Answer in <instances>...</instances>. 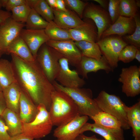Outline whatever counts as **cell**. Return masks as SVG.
Masks as SVG:
<instances>
[{
    "instance_id": "cell-36",
    "label": "cell",
    "mask_w": 140,
    "mask_h": 140,
    "mask_svg": "<svg viewBox=\"0 0 140 140\" xmlns=\"http://www.w3.org/2000/svg\"><path fill=\"white\" fill-rule=\"evenodd\" d=\"M26 3V0H3V8L10 12L13 9Z\"/></svg>"
},
{
    "instance_id": "cell-21",
    "label": "cell",
    "mask_w": 140,
    "mask_h": 140,
    "mask_svg": "<svg viewBox=\"0 0 140 140\" xmlns=\"http://www.w3.org/2000/svg\"><path fill=\"white\" fill-rule=\"evenodd\" d=\"M22 90L14 82L3 89L2 92L7 108L19 114V103Z\"/></svg>"
},
{
    "instance_id": "cell-51",
    "label": "cell",
    "mask_w": 140,
    "mask_h": 140,
    "mask_svg": "<svg viewBox=\"0 0 140 140\" xmlns=\"http://www.w3.org/2000/svg\"><path fill=\"white\" fill-rule=\"evenodd\" d=\"M103 140H104V139H103Z\"/></svg>"
},
{
    "instance_id": "cell-22",
    "label": "cell",
    "mask_w": 140,
    "mask_h": 140,
    "mask_svg": "<svg viewBox=\"0 0 140 140\" xmlns=\"http://www.w3.org/2000/svg\"><path fill=\"white\" fill-rule=\"evenodd\" d=\"M13 54L23 60L29 62L35 61L28 46L20 36L11 44L8 47L6 54Z\"/></svg>"
},
{
    "instance_id": "cell-27",
    "label": "cell",
    "mask_w": 140,
    "mask_h": 140,
    "mask_svg": "<svg viewBox=\"0 0 140 140\" xmlns=\"http://www.w3.org/2000/svg\"><path fill=\"white\" fill-rule=\"evenodd\" d=\"M44 30L50 40H72L68 30L60 27L53 21L49 22Z\"/></svg>"
},
{
    "instance_id": "cell-47",
    "label": "cell",
    "mask_w": 140,
    "mask_h": 140,
    "mask_svg": "<svg viewBox=\"0 0 140 140\" xmlns=\"http://www.w3.org/2000/svg\"><path fill=\"white\" fill-rule=\"evenodd\" d=\"M2 7H3V1L0 0V9H1Z\"/></svg>"
},
{
    "instance_id": "cell-13",
    "label": "cell",
    "mask_w": 140,
    "mask_h": 140,
    "mask_svg": "<svg viewBox=\"0 0 140 140\" xmlns=\"http://www.w3.org/2000/svg\"><path fill=\"white\" fill-rule=\"evenodd\" d=\"M88 119V116L78 114L68 123L57 127L54 130L53 136L58 140H74Z\"/></svg>"
},
{
    "instance_id": "cell-20",
    "label": "cell",
    "mask_w": 140,
    "mask_h": 140,
    "mask_svg": "<svg viewBox=\"0 0 140 140\" xmlns=\"http://www.w3.org/2000/svg\"><path fill=\"white\" fill-rule=\"evenodd\" d=\"M19 116L22 122L28 123L33 121L38 113V106L22 90L19 103Z\"/></svg>"
},
{
    "instance_id": "cell-50",
    "label": "cell",
    "mask_w": 140,
    "mask_h": 140,
    "mask_svg": "<svg viewBox=\"0 0 140 140\" xmlns=\"http://www.w3.org/2000/svg\"><path fill=\"white\" fill-rule=\"evenodd\" d=\"M35 140H40V139H35ZM55 140H58L57 139H56Z\"/></svg>"
},
{
    "instance_id": "cell-9",
    "label": "cell",
    "mask_w": 140,
    "mask_h": 140,
    "mask_svg": "<svg viewBox=\"0 0 140 140\" xmlns=\"http://www.w3.org/2000/svg\"><path fill=\"white\" fill-rule=\"evenodd\" d=\"M83 16L94 22L97 31V42L101 39L103 32L112 24L108 12L100 5L88 4L84 10Z\"/></svg>"
},
{
    "instance_id": "cell-25",
    "label": "cell",
    "mask_w": 140,
    "mask_h": 140,
    "mask_svg": "<svg viewBox=\"0 0 140 140\" xmlns=\"http://www.w3.org/2000/svg\"><path fill=\"white\" fill-rule=\"evenodd\" d=\"M16 82L11 62L5 59H0V83L2 89Z\"/></svg>"
},
{
    "instance_id": "cell-6",
    "label": "cell",
    "mask_w": 140,
    "mask_h": 140,
    "mask_svg": "<svg viewBox=\"0 0 140 140\" xmlns=\"http://www.w3.org/2000/svg\"><path fill=\"white\" fill-rule=\"evenodd\" d=\"M63 57L59 53L45 43L38 51L36 60L52 83L55 80L59 70V60Z\"/></svg>"
},
{
    "instance_id": "cell-12",
    "label": "cell",
    "mask_w": 140,
    "mask_h": 140,
    "mask_svg": "<svg viewBox=\"0 0 140 140\" xmlns=\"http://www.w3.org/2000/svg\"><path fill=\"white\" fill-rule=\"evenodd\" d=\"M59 63L60 68L55 80L60 85L69 88H81L85 85V81L79 76L77 71L70 69L66 59L61 58Z\"/></svg>"
},
{
    "instance_id": "cell-30",
    "label": "cell",
    "mask_w": 140,
    "mask_h": 140,
    "mask_svg": "<svg viewBox=\"0 0 140 140\" xmlns=\"http://www.w3.org/2000/svg\"><path fill=\"white\" fill-rule=\"evenodd\" d=\"M120 15L127 17H134L137 14L138 7L135 0H120Z\"/></svg>"
},
{
    "instance_id": "cell-32",
    "label": "cell",
    "mask_w": 140,
    "mask_h": 140,
    "mask_svg": "<svg viewBox=\"0 0 140 140\" xmlns=\"http://www.w3.org/2000/svg\"><path fill=\"white\" fill-rule=\"evenodd\" d=\"M136 23L135 31L131 34L123 36V39L127 43L135 46L136 48L140 47V19L137 14L134 18Z\"/></svg>"
},
{
    "instance_id": "cell-38",
    "label": "cell",
    "mask_w": 140,
    "mask_h": 140,
    "mask_svg": "<svg viewBox=\"0 0 140 140\" xmlns=\"http://www.w3.org/2000/svg\"><path fill=\"white\" fill-rule=\"evenodd\" d=\"M11 15L10 12L0 9V25L10 17Z\"/></svg>"
},
{
    "instance_id": "cell-18",
    "label": "cell",
    "mask_w": 140,
    "mask_h": 140,
    "mask_svg": "<svg viewBox=\"0 0 140 140\" xmlns=\"http://www.w3.org/2000/svg\"><path fill=\"white\" fill-rule=\"evenodd\" d=\"M90 131L97 134L104 140H125L123 129H113L105 127L95 123L86 122L81 128L80 134Z\"/></svg>"
},
{
    "instance_id": "cell-39",
    "label": "cell",
    "mask_w": 140,
    "mask_h": 140,
    "mask_svg": "<svg viewBox=\"0 0 140 140\" xmlns=\"http://www.w3.org/2000/svg\"><path fill=\"white\" fill-rule=\"evenodd\" d=\"M103 139L97 138L95 135L88 136L83 133H81L79 134L74 140H103Z\"/></svg>"
},
{
    "instance_id": "cell-3",
    "label": "cell",
    "mask_w": 140,
    "mask_h": 140,
    "mask_svg": "<svg viewBox=\"0 0 140 140\" xmlns=\"http://www.w3.org/2000/svg\"><path fill=\"white\" fill-rule=\"evenodd\" d=\"M52 84L55 90L64 92L72 99L76 105L80 115H86L90 118L102 111L93 99L92 92L90 89L66 87L55 80Z\"/></svg>"
},
{
    "instance_id": "cell-44",
    "label": "cell",
    "mask_w": 140,
    "mask_h": 140,
    "mask_svg": "<svg viewBox=\"0 0 140 140\" xmlns=\"http://www.w3.org/2000/svg\"><path fill=\"white\" fill-rule=\"evenodd\" d=\"M48 5L53 9H56L57 8L56 0H46Z\"/></svg>"
},
{
    "instance_id": "cell-7",
    "label": "cell",
    "mask_w": 140,
    "mask_h": 140,
    "mask_svg": "<svg viewBox=\"0 0 140 140\" xmlns=\"http://www.w3.org/2000/svg\"><path fill=\"white\" fill-rule=\"evenodd\" d=\"M102 55L114 70L118 66V57L121 50L128 43L118 36L112 35L101 38L96 42Z\"/></svg>"
},
{
    "instance_id": "cell-41",
    "label": "cell",
    "mask_w": 140,
    "mask_h": 140,
    "mask_svg": "<svg viewBox=\"0 0 140 140\" xmlns=\"http://www.w3.org/2000/svg\"><path fill=\"white\" fill-rule=\"evenodd\" d=\"M6 108V103L2 91L0 92V116H2Z\"/></svg>"
},
{
    "instance_id": "cell-23",
    "label": "cell",
    "mask_w": 140,
    "mask_h": 140,
    "mask_svg": "<svg viewBox=\"0 0 140 140\" xmlns=\"http://www.w3.org/2000/svg\"><path fill=\"white\" fill-rule=\"evenodd\" d=\"M2 116L5 122L8 132L10 137L22 133V122L19 114L7 108Z\"/></svg>"
},
{
    "instance_id": "cell-33",
    "label": "cell",
    "mask_w": 140,
    "mask_h": 140,
    "mask_svg": "<svg viewBox=\"0 0 140 140\" xmlns=\"http://www.w3.org/2000/svg\"><path fill=\"white\" fill-rule=\"evenodd\" d=\"M137 48L132 45H127L121 51L119 55V61L124 63L129 62L135 59Z\"/></svg>"
},
{
    "instance_id": "cell-46",
    "label": "cell",
    "mask_w": 140,
    "mask_h": 140,
    "mask_svg": "<svg viewBox=\"0 0 140 140\" xmlns=\"http://www.w3.org/2000/svg\"><path fill=\"white\" fill-rule=\"evenodd\" d=\"M136 1V4L137 6L138 7H140V1L139 0Z\"/></svg>"
},
{
    "instance_id": "cell-40",
    "label": "cell",
    "mask_w": 140,
    "mask_h": 140,
    "mask_svg": "<svg viewBox=\"0 0 140 140\" xmlns=\"http://www.w3.org/2000/svg\"><path fill=\"white\" fill-rule=\"evenodd\" d=\"M32 138L28 137L22 133L10 137L8 140H33Z\"/></svg>"
},
{
    "instance_id": "cell-31",
    "label": "cell",
    "mask_w": 140,
    "mask_h": 140,
    "mask_svg": "<svg viewBox=\"0 0 140 140\" xmlns=\"http://www.w3.org/2000/svg\"><path fill=\"white\" fill-rule=\"evenodd\" d=\"M31 8L26 3L13 9L11 17L15 21L25 23L31 11Z\"/></svg>"
},
{
    "instance_id": "cell-1",
    "label": "cell",
    "mask_w": 140,
    "mask_h": 140,
    "mask_svg": "<svg viewBox=\"0 0 140 140\" xmlns=\"http://www.w3.org/2000/svg\"><path fill=\"white\" fill-rule=\"evenodd\" d=\"M16 82L22 90L38 106L43 104L49 111L51 94L55 89L36 60L29 62L11 54Z\"/></svg>"
},
{
    "instance_id": "cell-37",
    "label": "cell",
    "mask_w": 140,
    "mask_h": 140,
    "mask_svg": "<svg viewBox=\"0 0 140 140\" xmlns=\"http://www.w3.org/2000/svg\"><path fill=\"white\" fill-rule=\"evenodd\" d=\"M10 137L5 122L2 116H0V140H8Z\"/></svg>"
},
{
    "instance_id": "cell-26",
    "label": "cell",
    "mask_w": 140,
    "mask_h": 140,
    "mask_svg": "<svg viewBox=\"0 0 140 140\" xmlns=\"http://www.w3.org/2000/svg\"><path fill=\"white\" fill-rule=\"evenodd\" d=\"M82 56L100 60L102 55L99 46L96 42L82 41H75Z\"/></svg>"
},
{
    "instance_id": "cell-15",
    "label": "cell",
    "mask_w": 140,
    "mask_h": 140,
    "mask_svg": "<svg viewBox=\"0 0 140 140\" xmlns=\"http://www.w3.org/2000/svg\"><path fill=\"white\" fill-rule=\"evenodd\" d=\"M135 28L133 18L120 16L115 22L103 32L101 38L115 35L121 37L130 35L134 32Z\"/></svg>"
},
{
    "instance_id": "cell-43",
    "label": "cell",
    "mask_w": 140,
    "mask_h": 140,
    "mask_svg": "<svg viewBox=\"0 0 140 140\" xmlns=\"http://www.w3.org/2000/svg\"><path fill=\"white\" fill-rule=\"evenodd\" d=\"M93 1L98 3L102 8L107 10L108 9V2L105 0H94Z\"/></svg>"
},
{
    "instance_id": "cell-45",
    "label": "cell",
    "mask_w": 140,
    "mask_h": 140,
    "mask_svg": "<svg viewBox=\"0 0 140 140\" xmlns=\"http://www.w3.org/2000/svg\"><path fill=\"white\" fill-rule=\"evenodd\" d=\"M135 59L137 60L138 62H140V48H137V50L135 54Z\"/></svg>"
},
{
    "instance_id": "cell-17",
    "label": "cell",
    "mask_w": 140,
    "mask_h": 140,
    "mask_svg": "<svg viewBox=\"0 0 140 140\" xmlns=\"http://www.w3.org/2000/svg\"><path fill=\"white\" fill-rule=\"evenodd\" d=\"M68 30L73 41H85L92 42L97 41V28L95 25L91 23L85 22L76 27Z\"/></svg>"
},
{
    "instance_id": "cell-2",
    "label": "cell",
    "mask_w": 140,
    "mask_h": 140,
    "mask_svg": "<svg viewBox=\"0 0 140 140\" xmlns=\"http://www.w3.org/2000/svg\"><path fill=\"white\" fill-rule=\"evenodd\" d=\"M51 98L49 112L53 126L58 127L66 124L79 114L74 101L64 92L55 90Z\"/></svg>"
},
{
    "instance_id": "cell-49",
    "label": "cell",
    "mask_w": 140,
    "mask_h": 140,
    "mask_svg": "<svg viewBox=\"0 0 140 140\" xmlns=\"http://www.w3.org/2000/svg\"><path fill=\"white\" fill-rule=\"evenodd\" d=\"M2 87L1 86L0 83V92L2 91Z\"/></svg>"
},
{
    "instance_id": "cell-35",
    "label": "cell",
    "mask_w": 140,
    "mask_h": 140,
    "mask_svg": "<svg viewBox=\"0 0 140 140\" xmlns=\"http://www.w3.org/2000/svg\"><path fill=\"white\" fill-rule=\"evenodd\" d=\"M120 0H109L108 10L112 24L114 23L119 16V5Z\"/></svg>"
},
{
    "instance_id": "cell-4",
    "label": "cell",
    "mask_w": 140,
    "mask_h": 140,
    "mask_svg": "<svg viewBox=\"0 0 140 140\" xmlns=\"http://www.w3.org/2000/svg\"><path fill=\"white\" fill-rule=\"evenodd\" d=\"M94 100L102 111L114 116L120 122L122 129H130L127 117V106L119 96L102 90Z\"/></svg>"
},
{
    "instance_id": "cell-19",
    "label": "cell",
    "mask_w": 140,
    "mask_h": 140,
    "mask_svg": "<svg viewBox=\"0 0 140 140\" xmlns=\"http://www.w3.org/2000/svg\"><path fill=\"white\" fill-rule=\"evenodd\" d=\"M53 10L54 17L53 21L58 26L63 29L68 30L73 29L85 22L69 10L66 11L56 9Z\"/></svg>"
},
{
    "instance_id": "cell-48",
    "label": "cell",
    "mask_w": 140,
    "mask_h": 140,
    "mask_svg": "<svg viewBox=\"0 0 140 140\" xmlns=\"http://www.w3.org/2000/svg\"><path fill=\"white\" fill-rule=\"evenodd\" d=\"M3 54V53L0 50V58L1 57L2 55Z\"/></svg>"
},
{
    "instance_id": "cell-29",
    "label": "cell",
    "mask_w": 140,
    "mask_h": 140,
    "mask_svg": "<svg viewBox=\"0 0 140 140\" xmlns=\"http://www.w3.org/2000/svg\"><path fill=\"white\" fill-rule=\"evenodd\" d=\"M48 23L33 9L31 8L25 23V27L26 29H45Z\"/></svg>"
},
{
    "instance_id": "cell-28",
    "label": "cell",
    "mask_w": 140,
    "mask_h": 140,
    "mask_svg": "<svg viewBox=\"0 0 140 140\" xmlns=\"http://www.w3.org/2000/svg\"><path fill=\"white\" fill-rule=\"evenodd\" d=\"M90 118L94 123L103 127L113 129L122 128L120 122L116 117L103 111Z\"/></svg>"
},
{
    "instance_id": "cell-10",
    "label": "cell",
    "mask_w": 140,
    "mask_h": 140,
    "mask_svg": "<svg viewBox=\"0 0 140 140\" xmlns=\"http://www.w3.org/2000/svg\"><path fill=\"white\" fill-rule=\"evenodd\" d=\"M11 17L0 25V50L3 54L25 27V23L17 22Z\"/></svg>"
},
{
    "instance_id": "cell-14",
    "label": "cell",
    "mask_w": 140,
    "mask_h": 140,
    "mask_svg": "<svg viewBox=\"0 0 140 140\" xmlns=\"http://www.w3.org/2000/svg\"><path fill=\"white\" fill-rule=\"evenodd\" d=\"M19 36L26 43L36 59L40 47L50 40L44 29H22Z\"/></svg>"
},
{
    "instance_id": "cell-34",
    "label": "cell",
    "mask_w": 140,
    "mask_h": 140,
    "mask_svg": "<svg viewBox=\"0 0 140 140\" xmlns=\"http://www.w3.org/2000/svg\"><path fill=\"white\" fill-rule=\"evenodd\" d=\"M66 5L74 11L82 18L84 10L88 3L80 0H64Z\"/></svg>"
},
{
    "instance_id": "cell-42",
    "label": "cell",
    "mask_w": 140,
    "mask_h": 140,
    "mask_svg": "<svg viewBox=\"0 0 140 140\" xmlns=\"http://www.w3.org/2000/svg\"><path fill=\"white\" fill-rule=\"evenodd\" d=\"M56 1L57 8L56 9L63 11H66L68 10L66 7L64 0H56Z\"/></svg>"
},
{
    "instance_id": "cell-5",
    "label": "cell",
    "mask_w": 140,
    "mask_h": 140,
    "mask_svg": "<svg viewBox=\"0 0 140 140\" xmlns=\"http://www.w3.org/2000/svg\"><path fill=\"white\" fill-rule=\"evenodd\" d=\"M38 113L31 122H22V133L33 139H40L51 132L53 125L49 111L43 104L37 106Z\"/></svg>"
},
{
    "instance_id": "cell-11",
    "label": "cell",
    "mask_w": 140,
    "mask_h": 140,
    "mask_svg": "<svg viewBox=\"0 0 140 140\" xmlns=\"http://www.w3.org/2000/svg\"><path fill=\"white\" fill-rule=\"evenodd\" d=\"M45 43L61 54L72 65L76 68L78 66L82 55L73 40H50Z\"/></svg>"
},
{
    "instance_id": "cell-16",
    "label": "cell",
    "mask_w": 140,
    "mask_h": 140,
    "mask_svg": "<svg viewBox=\"0 0 140 140\" xmlns=\"http://www.w3.org/2000/svg\"><path fill=\"white\" fill-rule=\"evenodd\" d=\"M76 68L79 74L86 79L88 78V74L89 72H96L99 70H103L108 73L113 70L103 55L99 60L82 56Z\"/></svg>"
},
{
    "instance_id": "cell-8",
    "label": "cell",
    "mask_w": 140,
    "mask_h": 140,
    "mask_svg": "<svg viewBox=\"0 0 140 140\" xmlns=\"http://www.w3.org/2000/svg\"><path fill=\"white\" fill-rule=\"evenodd\" d=\"M140 67L132 65L123 68L118 81L122 84V92L128 97H134L140 93Z\"/></svg>"
},
{
    "instance_id": "cell-24",
    "label": "cell",
    "mask_w": 140,
    "mask_h": 140,
    "mask_svg": "<svg viewBox=\"0 0 140 140\" xmlns=\"http://www.w3.org/2000/svg\"><path fill=\"white\" fill-rule=\"evenodd\" d=\"M127 115L134 140H140V101L131 107H127Z\"/></svg>"
}]
</instances>
